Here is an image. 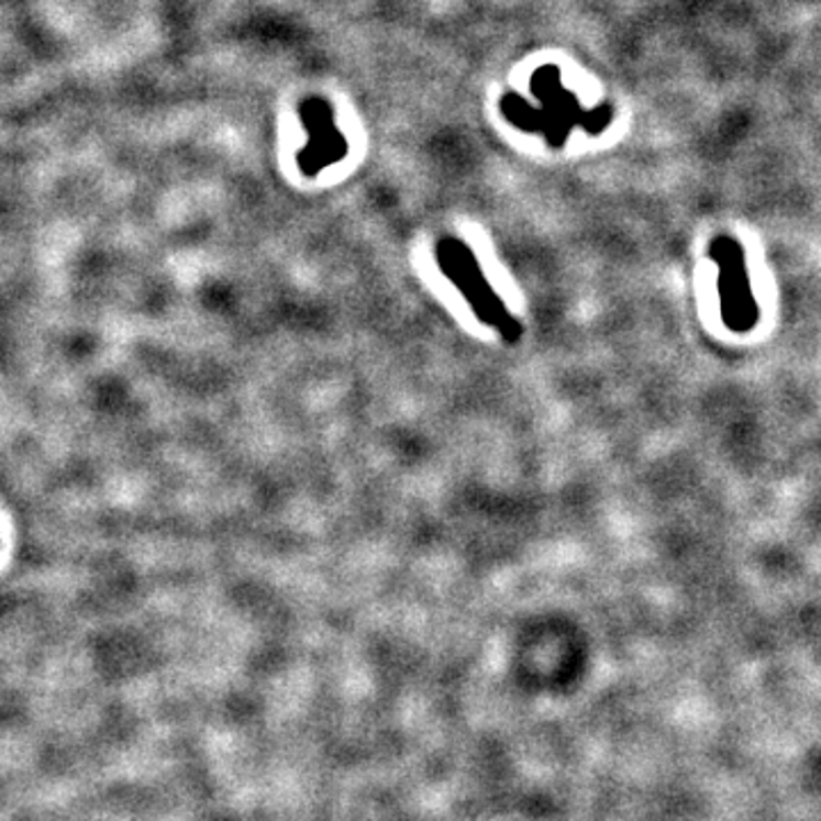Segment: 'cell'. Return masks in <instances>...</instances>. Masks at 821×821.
<instances>
[{"label": "cell", "instance_id": "cell-1", "mask_svg": "<svg viewBox=\"0 0 821 821\" xmlns=\"http://www.w3.org/2000/svg\"><path fill=\"white\" fill-rule=\"evenodd\" d=\"M530 89L541 101V108H532L515 91H507L500 101V110L509 124L525 133L543 135L553 148H562L575 126L591 135L604 133L614 117L610 106L585 110L573 91L562 85V69L557 65L539 67L532 74Z\"/></svg>", "mask_w": 821, "mask_h": 821}, {"label": "cell", "instance_id": "cell-2", "mask_svg": "<svg viewBox=\"0 0 821 821\" xmlns=\"http://www.w3.org/2000/svg\"><path fill=\"white\" fill-rule=\"evenodd\" d=\"M436 263L443 269L445 279L459 288L481 324L496 329L507 343H515L521 339L523 329L519 320L507 311L502 299L496 295L491 284L486 281L479 260L462 240L443 235L436 242Z\"/></svg>", "mask_w": 821, "mask_h": 821}, {"label": "cell", "instance_id": "cell-3", "mask_svg": "<svg viewBox=\"0 0 821 821\" xmlns=\"http://www.w3.org/2000/svg\"><path fill=\"white\" fill-rule=\"evenodd\" d=\"M301 124L309 133V142L297 156L303 176L315 178L322 169L341 163L350 154V142L336 126L333 108L322 97H311L299 106Z\"/></svg>", "mask_w": 821, "mask_h": 821}, {"label": "cell", "instance_id": "cell-4", "mask_svg": "<svg viewBox=\"0 0 821 821\" xmlns=\"http://www.w3.org/2000/svg\"><path fill=\"white\" fill-rule=\"evenodd\" d=\"M714 258L721 265V309L723 320L735 331H746L755 322V307L751 299V290L744 279L742 258L735 245L725 240H719L714 245Z\"/></svg>", "mask_w": 821, "mask_h": 821}]
</instances>
